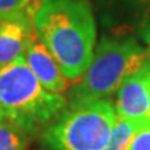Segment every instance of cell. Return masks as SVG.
<instances>
[{"label":"cell","mask_w":150,"mask_h":150,"mask_svg":"<svg viewBox=\"0 0 150 150\" xmlns=\"http://www.w3.org/2000/svg\"><path fill=\"white\" fill-rule=\"evenodd\" d=\"M33 28L67 79L81 78L96 46V22L89 0H42Z\"/></svg>","instance_id":"6da1fadb"},{"label":"cell","mask_w":150,"mask_h":150,"mask_svg":"<svg viewBox=\"0 0 150 150\" xmlns=\"http://www.w3.org/2000/svg\"><path fill=\"white\" fill-rule=\"evenodd\" d=\"M149 52L131 36L103 38L91 64L70 92V106L78 107L106 100L124 79L143 64Z\"/></svg>","instance_id":"7a4b0ae2"},{"label":"cell","mask_w":150,"mask_h":150,"mask_svg":"<svg viewBox=\"0 0 150 150\" xmlns=\"http://www.w3.org/2000/svg\"><path fill=\"white\" fill-rule=\"evenodd\" d=\"M64 106L65 97L47 91L24 57L0 70L1 112L25 134L39 131Z\"/></svg>","instance_id":"3957f363"},{"label":"cell","mask_w":150,"mask_h":150,"mask_svg":"<svg viewBox=\"0 0 150 150\" xmlns=\"http://www.w3.org/2000/svg\"><path fill=\"white\" fill-rule=\"evenodd\" d=\"M117 122L110 100L70 107L43 132L49 150H104Z\"/></svg>","instance_id":"277c9868"},{"label":"cell","mask_w":150,"mask_h":150,"mask_svg":"<svg viewBox=\"0 0 150 150\" xmlns=\"http://www.w3.org/2000/svg\"><path fill=\"white\" fill-rule=\"evenodd\" d=\"M115 112L118 117L136 122L150 121V54L118 88Z\"/></svg>","instance_id":"5b68a950"},{"label":"cell","mask_w":150,"mask_h":150,"mask_svg":"<svg viewBox=\"0 0 150 150\" xmlns=\"http://www.w3.org/2000/svg\"><path fill=\"white\" fill-rule=\"evenodd\" d=\"M33 35V21L27 11L0 17V70L24 57Z\"/></svg>","instance_id":"8992f818"},{"label":"cell","mask_w":150,"mask_h":150,"mask_svg":"<svg viewBox=\"0 0 150 150\" xmlns=\"http://www.w3.org/2000/svg\"><path fill=\"white\" fill-rule=\"evenodd\" d=\"M24 59L27 61L28 67L35 74V76L39 79V82L47 91L61 95L68 88L67 78L64 76L61 68L59 67L54 57L50 54L47 47L40 42L36 32L24 53Z\"/></svg>","instance_id":"52a82bcc"},{"label":"cell","mask_w":150,"mask_h":150,"mask_svg":"<svg viewBox=\"0 0 150 150\" xmlns=\"http://www.w3.org/2000/svg\"><path fill=\"white\" fill-rule=\"evenodd\" d=\"M142 122L125 120L117 115V122L112 129L111 138L108 140V145L104 150H128L131 142L134 139L135 134L142 127Z\"/></svg>","instance_id":"ba28073f"},{"label":"cell","mask_w":150,"mask_h":150,"mask_svg":"<svg viewBox=\"0 0 150 150\" xmlns=\"http://www.w3.org/2000/svg\"><path fill=\"white\" fill-rule=\"evenodd\" d=\"M17 124L8 118H0V150H25L27 136Z\"/></svg>","instance_id":"9c48e42d"},{"label":"cell","mask_w":150,"mask_h":150,"mask_svg":"<svg viewBox=\"0 0 150 150\" xmlns=\"http://www.w3.org/2000/svg\"><path fill=\"white\" fill-rule=\"evenodd\" d=\"M35 0H0V17L27 11Z\"/></svg>","instance_id":"30bf717a"},{"label":"cell","mask_w":150,"mask_h":150,"mask_svg":"<svg viewBox=\"0 0 150 150\" xmlns=\"http://www.w3.org/2000/svg\"><path fill=\"white\" fill-rule=\"evenodd\" d=\"M128 150H150V121L138 129Z\"/></svg>","instance_id":"8fae6325"},{"label":"cell","mask_w":150,"mask_h":150,"mask_svg":"<svg viewBox=\"0 0 150 150\" xmlns=\"http://www.w3.org/2000/svg\"><path fill=\"white\" fill-rule=\"evenodd\" d=\"M136 1H139L140 4H143L145 7H147L150 10V0H136Z\"/></svg>","instance_id":"7c38bea8"},{"label":"cell","mask_w":150,"mask_h":150,"mask_svg":"<svg viewBox=\"0 0 150 150\" xmlns=\"http://www.w3.org/2000/svg\"><path fill=\"white\" fill-rule=\"evenodd\" d=\"M4 117V115H3V112H0V118H3Z\"/></svg>","instance_id":"4fadbf2b"},{"label":"cell","mask_w":150,"mask_h":150,"mask_svg":"<svg viewBox=\"0 0 150 150\" xmlns=\"http://www.w3.org/2000/svg\"><path fill=\"white\" fill-rule=\"evenodd\" d=\"M0 112H1V108H0Z\"/></svg>","instance_id":"5bb4252c"}]
</instances>
